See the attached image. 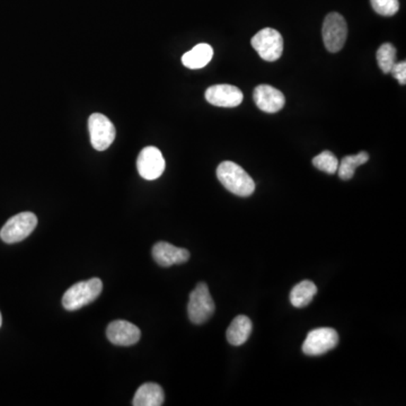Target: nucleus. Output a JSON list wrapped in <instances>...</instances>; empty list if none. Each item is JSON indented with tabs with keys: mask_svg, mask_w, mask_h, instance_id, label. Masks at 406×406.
Returning <instances> with one entry per match:
<instances>
[{
	"mask_svg": "<svg viewBox=\"0 0 406 406\" xmlns=\"http://www.w3.org/2000/svg\"><path fill=\"white\" fill-rule=\"evenodd\" d=\"M217 177L229 192L239 196H252L255 182L241 166L233 162H222L217 168Z\"/></svg>",
	"mask_w": 406,
	"mask_h": 406,
	"instance_id": "1",
	"label": "nucleus"
},
{
	"mask_svg": "<svg viewBox=\"0 0 406 406\" xmlns=\"http://www.w3.org/2000/svg\"><path fill=\"white\" fill-rule=\"evenodd\" d=\"M103 282L98 277L80 281L71 286L62 297V306L69 311H78L92 303L102 294Z\"/></svg>",
	"mask_w": 406,
	"mask_h": 406,
	"instance_id": "2",
	"label": "nucleus"
},
{
	"mask_svg": "<svg viewBox=\"0 0 406 406\" xmlns=\"http://www.w3.org/2000/svg\"><path fill=\"white\" fill-rule=\"evenodd\" d=\"M37 218L33 213H20L7 220L0 230V237L5 243L15 244L24 241L33 233Z\"/></svg>",
	"mask_w": 406,
	"mask_h": 406,
	"instance_id": "3",
	"label": "nucleus"
},
{
	"mask_svg": "<svg viewBox=\"0 0 406 406\" xmlns=\"http://www.w3.org/2000/svg\"><path fill=\"white\" fill-rule=\"evenodd\" d=\"M254 50L265 61H277L283 52V39L275 28H266L255 34L251 41Z\"/></svg>",
	"mask_w": 406,
	"mask_h": 406,
	"instance_id": "4",
	"label": "nucleus"
},
{
	"mask_svg": "<svg viewBox=\"0 0 406 406\" xmlns=\"http://www.w3.org/2000/svg\"><path fill=\"white\" fill-rule=\"evenodd\" d=\"M213 313L215 303L209 288L205 282H200L190 294L188 305L189 318L194 324H202L207 322Z\"/></svg>",
	"mask_w": 406,
	"mask_h": 406,
	"instance_id": "5",
	"label": "nucleus"
},
{
	"mask_svg": "<svg viewBox=\"0 0 406 406\" xmlns=\"http://www.w3.org/2000/svg\"><path fill=\"white\" fill-rule=\"evenodd\" d=\"M323 40L325 48L335 54L345 47L347 37V25L345 17L339 13H330L323 24Z\"/></svg>",
	"mask_w": 406,
	"mask_h": 406,
	"instance_id": "6",
	"label": "nucleus"
},
{
	"mask_svg": "<svg viewBox=\"0 0 406 406\" xmlns=\"http://www.w3.org/2000/svg\"><path fill=\"white\" fill-rule=\"evenodd\" d=\"M88 131L90 143L98 152H103L111 147L117 135L114 124L101 113H92L90 115L88 119Z\"/></svg>",
	"mask_w": 406,
	"mask_h": 406,
	"instance_id": "7",
	"label": "nucleus"
},
{
	"mask_svg": "<svg viewBox=\"0 0 406 406\" xmlns=\"http://www.w3.org/2000/svg\"><path fill=\"white\" fill-rule=\"evenodd\" d=\"M339 343V334L334 328H321L309 332L303 345V352L307 356H322L333 350Z\"/></svg>",
	"mask_w": 406,
	"mask_h": 406,
	"instance_id": "8",
	"label": "nucleus"
},
{
	"mask_svg": "<svg viewBox=\"0 0 406 406\" xmlns=\"http://www.w3.org/2000/svg\"><path fill=\"white\" fill-rule=\"evenodd\" d=\"M166 162L162 152L156 147H145L138 156L137 168L143 179L154 181L162 177Z\"/></svg>",
	"mask_w": 406,
	"mask_h": 406,
	"instance_id": "9",
	"label": "nucleus"
},
{
	"mask_svg": "<svg viewBox=\"0 0 406 406\" xmlns=\"http://www.w3.org/2000/svg\"><path fill=\"white\" fill-rule=\"evenodd\" d=\"M205 100L215 107H236L243 102V92L233 85L220 84L205 90Z\"/></svg>",
	"mask_w": 406,
	"mask_h": 406,
	"instance_id": "10",
	"label": "nucleus"
},
{
	"mask_svg": "<svg viewBox=\"0 0 406 406\" xmlns=\"http://www.w3.org/2000/svg\"><path fill=\"white\" fill-rule=\"evenodd\" d=\"M107 339L113 345L130 347L141 340V330L135 324L126 321H114L107 328Z\"/></svg>",
	"mask_w": 406,
	"mask_h": 406,
	"instance_id": "11",
	"label": "nucleus"
},
{
	"mask_svg": "<svg viewBox=\"0 0 406 406\" xmlns=\"http://www.w3.org/2000/svg\"><path fill=\"white\" fill-rule=\"evenodd\" d=\"M256 107L266 113H277L285 107L286 97L280 90L270 85H260L253 92Z\"/></svg>",
	"mask_w": 406,
	"mask_h": 406,
	"instance_id": "12",
	"label": "nucleus"
},
{
	"mask_svg": "<svg viewBox=\"0 0 406 406\" xmlns=\"http://www.w3.org/2000/svg\"><path fill=\"white\" fill-rule=\"evenodd\" d=\"M153 258L160 266L169 268L172 265L188 262L190 253L188 249L174 246L166 241H160V243L155 244L153 247Z\"/></svg>",
	"mask_w": 406,
	"mask_h": 406,
	"instance_id": "13",
	"label": "nucleus"
},
{
	"mask_svg": "<svg viewBox=\"0 0 406 406\" xmlns=\"http://www.w3.org/2000/svg\"><path fill=\"white\" fill-rule=\"evenodd\" d=\"M165 401V395L162 387L155 383L141 385L136 392L132 401L133 406H160Z\"/></svg>",
	"mask_w": 406,
	"mask_h": 406,
	"instance_id": "14",
	"label": "nucleus"
},
{
	"mask_svg": "<svg viewBox=\"0 0 406 406\" xmlns=\"http://www.w3.org/2000/svg\"><path fill=\"white\" fill-rule=\"evenodd\" d=\"M213 56V49L207 43H200L192 50L183 54L182 62L189 69H201L211 61Z\"/></svg>",
	"mask_w": 406,
	"mask_h": 406,
	"instance_id": "15",
	"label": "nucleus"
},
{
	"mask_svg": "<svg viewBox=\"0 0 406 406\" xmlns=\"http://www.w3.org/2000/svg\"><path fill=\"white\" fill-rule=\"evenodd\" d=\"M252 332V322L249 317L239 315L234 318L227 330V340L234 347H239L249 340Z\"/></svg>",
	"mask_w": 406,
	"mask_h": 406,
	"instance_id": "16",
	"label": "nucleus"
},
{
	"mask_svg": "<svg viewBox=\"0 0 406 406\" xmlns=\"http://www.w3.org/2000/svg\"><path fill=\"white\" fill-rule=\"evenodd\" d=\"M316 294L317 287L314 282L309 280L301 281L292 288L290 292V301L294 307L303 309L311 303Z\"/></svg>",
	"mask_w": 406,
	"mask_h": 406,
	"instance_id": "17",
	"label": "nucleus"
},
{
	"mask_svg": "<svg viewBox=\"0 0 406 406\" xmlns=\"http://www.w3.org/2000/svg\"><path fill=\"white\" fill-rule=\"evenodd\" d=\"M368 160H369V155L366 152L359 153L352 156H345L338 167L340 179H345V181L352 179L357 168L366 164Z\"/></svg>",
	"mask_w": 406,
	"mask_h": 406,
	"instance_id": "18",
	"label": "nucleus"
},
{
	"mask_svg": "<svg viewBox=\"0 0 406 406\" xmlns=\"http://www.w3.org/2000/svg\"><path fill=\"white\" fill-rule=\"evenodd\" d=\"M377 62L384 73H390L396 62V49L390 43H384L377 51Z\"/></svg>",
	"mask_w": 406,
	"mask_h": 406,
	"instance_id": "19",
	"label": "nucleus"
},
{
	"mask_svg": "<svg viewBox=\"0 0 406 406\" xmlns=\"http://www.w3.org/2000/svg\"><path fill=\"white\" fill-rule=\"evenodd\" d=\"M313 165L320 169V171L325 172V173L335 174L339 167V160L334 156L333 153L325 150L317 155L316 157L313 160Z\"/></svg>",
	"mask_w": 406,
	"mask_h": 406,
	"instance_id": "20",
	"label": "nucleus"
},
{
	"mask_svg": "<svg viewBox=\"0 0 406 406\" xmlns=\"http://www.w3.org/2000/svg\"><path fill=\"white\" fill-rule=\"evenodd\" d=\"M374 11L381 16H393L400 9L398 0H370Z\"/></svg>",
	"mask_w": 406,
	"mask_h": 406,
	"instance_id": "21",
	"label": "nucleus"
},
{
	"mask_svg": "<svg viewBox=\"0 0 406 406\" xmlns=\"http://www.w3.org/2000/svg\"><path fill=\"white\" fill-rule=\"evenodd\" d=\"M390 73L393 76L398 79V83L401 85H405L406 83V62L401 61L398 62L395 65L393 66L392 69H390Z\"/></svg>",
	"mask_w": 406,
	"mask_h": 406,
	"instance_id": "22",
	"label": "nucleus"
},
{
	"mask_svg": "<svg viewBox=\"0 0 406 406\" xmlns=\"http://www.w3.org/2000/svg\"><path fill=\"white\" fill-rule=\"evenodd\" d=\"M1 324H3V317H1V314H0V328H1Z\"/></svg>",
	"mask_w": 406,
	"mask_h": 406,
	"instance_id": "23",
	"label": "nucleus"
}]
</instances>
